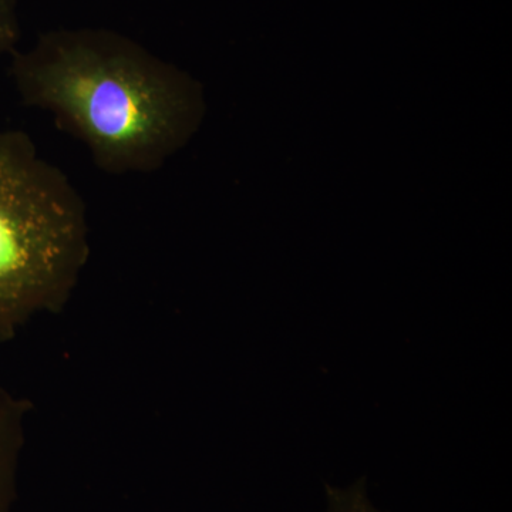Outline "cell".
Masks as SVG:
<instances>
[{"mask_svg": "<svg viewBox=\"0 0 512 512\" xmlns=\"http://www.w3.org/2000/svg\"><path fill=\"white\" fill-rule=\"evenodd\" d=\"M326 512H387L375 507L369 497L367 478H357L348 487L325 484Z\"/></svg>", "mask_w": 512, "mask_h": 512, "instance_id": "obj_4", "label": "cell"}, {"mask_svg": "<svg viewBox=\"0 0 512 512\" xmlns=\"http://www.w3.org/2000/svg\"><path fill=\"white\" fill-rule=\"evenodd\" d=\"M20 35L18 0H0V59L18 50Z\"/></svg>", "mask_w": 512, "mask_h": 512, "instance_id": "obj_5", "label": "cell"}, {"mask_svg": "<svg viewBox=\"0 0 512 512\" xmlns=\"http://www.w3.org/2000/svg\"><path fill=\"white\" fill-rule=\"evenodd\" d=\"M86 204L28 133L0 130V342L57 311L89 259Z\"/></svg>", "mask_w": 512, "mask_h": 512, "instance_id": "obj_2", "label": "cell"}, {"mask_svg": "<svg viewBox=\"0 0 512 512\" xmlns=\"http://www.w3.org/2000/svg\"><path fill=\"white\" fill-rule=\"evenodd\" d=\"M23 106L46 111L111 175L161 170L205 114L201 84L110 29H55L9 69Z\"/></svg>", "mask_w": 512, "mask_h": 512, "instance_id": "obj_1", "label": "cell"}, {"mask_svg": "<svg viewBox=\"0 0 512 512\" xmlns=\"http://www.w3.org/2000/svg\"><path fill=\"white\" fill-rule=\"evenodd\" d=\"M25 406L0 387V512H15Z\"/></svg>", "mask_w": 512, "mask_h": 512, "instance_id": "obj_3", "label": "cell"}]
</instances>
